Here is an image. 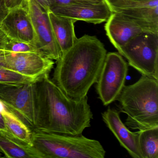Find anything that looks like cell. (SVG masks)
Here are the masks:
<instances>
[{
  "label": "cell",
  "mask_w": 158,
  "mask_h": 158,
  "mask_svg": "<svg viewBox=\"0 0 158 158\" xmlns=\"http://www.w3.org/2000/svg\"><path fill=\"white\" fill-rule=\"evenodd\" d=\"M0 152L6 158H45L34 146L24 144L13 136L1 132Z\"/></svg>",
  "instance_id": "obj_15"
},
{
  "label": "cell",
  "mask_w": 158,
  "mask_h": 158,
  "mask_svg": "<svg viewBox=\"0 0 158 158\" xmlns=\"http://www.w3.org/2000/svg\"><path fill=\"white\" fill-rule=\"evenodd\" d=\"M76 1H77V0H52V3L51 8L53 6H61V5L71 4Z\"/></svg>",
  "instance_id": "obj_25"
},
{
  "label": "cell",
  "mask_w": 158,
  "mask_h": 158,
  "mask_svg": "<svg viewBox=\"0 0 158 158\" xmlns=\"http://www.w3.org/2000/svg\"><path fill=\"white\" fill-rule=\"evenodd\" d=\"M48 13L54 38L62 54L69 49L77 39L75 33L76 22L51 10Z\"/></svg>",
  "instance_id": "obj_14"
},
{
  "label": "cell",
  "mask_w": 158,
  "mask_h": 158,
  "mask_svg": "<svg viewBox=\"0 0 158 158\" xmlns=\"http://www.w3.org/2000/svg\"><path fill=\"white\" fill-rule=\"evenodd\" d=\"M107 52L95 36L85 35L56 61L52 81L67 96L80 99L96 83Z\"/></svg>",
  "instance_id": "obj_2"
},
{
  "label": "cell",
  "mask_w": 158,
  "mask_h": 158,
  "mask_svg": "<svg viewBox=\"0 0 158 158\" xmlns=\"http://www.w3.org/2000/svg\"><path fill=\"white\" fill-rule=\"evenodd\" d=\"M3 153H2V152H0V158H3V157H4V156H3Z\"/></svg>",
  "instance_id": "obj_28"
},
{
  "label": "cell",
  "mask_w": 158,
  "mask_h": 158,
  "mask_svg": "<svg viewBox=\"0 0 158 158\" xmlns=\"http://www.w3.org/2000/svg\"><path fill=\"white\" fill-rule=\"evenodd\" d=\"M9 11L5 5V0H0V23L7 15Z\"/></svg>",
  "instance_id": "obj_24"
},
{
  "label": "cell",
  "mask_w": 158,
  "mask_h": 158,
  "mask_svg": "<svg viewBox=\"0 0 158 158\" xmlns=\"http://www.w3.org/2000/svg\"><path fill=\"white\" fill-rule=\"evenodd\" d=\"M32 145L45 158H104L101 143L82 134L76 135L32 129Z\"/></svg>",
  "instance_id": "obj_4"
},
{
  "label": "cell",
  "mask_w": 158,
  "mask_h": 158,
  "mask_svg": "<svg viewBox=\"0 0 158 158\" xmlns=\"http://www.w3.org/2000/svg\"><path fill=\"white\" fill-rule=\"evenodd\" d=\"M118 52L141 75L158 80V34L142 32Z\"/></svg>",
  "instance_id": "obj_5"
},
{
  "label": "cell",
  "mask_w": 158,
  "mask_h": 158,
  "mask_svg": "<svg viewBox=\"0 0 158 158\" xmlns=\"http://www.w3.org/2000/svg\"><path fill=\"white\" fill-rule=\"evenodd\" d=\"M36 84V124L41 131L76 135L90 127L93 114L86 96H67L47 74Z\"/></svg>",
  "instance_id": "obj_1"
},
{
  "label": "cell",
  "mask_w": 158,
  "mask_h": 158,
  "mask_svg": "<svg viewBox=\"0 0 158 158\" xmlns=\"http://www.w3.org/2000/svg\"><path fill=\"white\" fill-rule=\"evenodd\" d=\"M9 39L10 38L0 27V50L4 51L5 45Z\"/></svg>",
  "instance_id": "obj_23"
},
{
  "label": "cell",
  "mask_w": 158,
  "mask_h": 158,
  "mask_svg": "<svg viewBox=\"0 0 158 158\" xmlns=\"http://www.w3.org/2000/svg\"><path fill=\"white\" fill-rule=\"evenodd\" d=\"M50 10L76 22L84 21L94 24L106 22L112 13L105 2L92 3L77 1L67 5L53 6Z\"/></svg>",
  "instance_id": "obj_10"
},
{
  "label": "cell",
  "mask_w": 158,
  "mask_h": 158,
  "mask_svg": "<svg viewBox=\"0 0 158 158\" xmlns=\"http://www.w3.org/2000/svg\"><path fill=\"white\" fill-rule=\"evenodd\" d=\"M141 158H158V127L138 131Z\"/></svg>",
  "instance_id": "obj_17"
},
{
  "label": "cell",
  "mask_w": 158,
  "mask_h": 158,
  "mask_svg": "<svg viewBox=\"0 0 158 158\" xmlns=\"http://www.w3.org/2000/svg\"><path fill=\"white\" fill-rule=\"evenodd\" d=\"M39 5L45 11L50 10L52 0H35Z\"/></svg>",
  "instance_id": "obj_21"
},
{
  "label": "cell",
  "mask_w": 158,
  "mask_h": 158,
  "mask_svg": "<svg viewBox=\"0 0 158 158\" xmlns=\"http://www.w3.org/2000/svg\"><path fill=\"white\" fill-rule=\"evenodd\" d=\"M0 27L9 38L34 45L35 32L27 8L21 7L9 10Z\"/></svg>",
  "instance_id": "obj_11"
},
{
  "label": "cell",
  "mask_w": 158,
  "mask_h": 158,
  "mask_svg": "<svg viewBox=\"0 0 158 158\" xmlns=\"http://www.w3.org/2000/svg\"><path fill=\"white\" fill-rule=\"evenodd\" d=\"M54 64L53 60L36 52H5V54L0 58V67L37 79L49 74Z\"/></svg>",
  "instance_id": "obj_9"
},
{
  "label": "cell",
  "mask_w": 158,
  "mask_h": 158,
  "mask_svg": "<svg viewBox=\"0 0 158 158\" xmlns=\"http://www.w3.org/2000/svg\"><path fill=\"white\" fill-rule=\"evenodd\" d=\"M104 26L106 34L114 48L119 50L144 32L137 25L119 13L112 12Z\"/></svg>",
  "instance_id": "obj_13"
},
{
  "label": "cell",
  "mask_w": 158,
  "mask_h": 158,
  "mask_svg": "<svg viewBox=\"0 0 158 158\" xmlns=\"http://www.w3.org/2000/svg\"><path fill=\"white\" fill-rule=\"evenodd\" d=\"M2 114L6 126L14 137L24 144L33 146L32 129L7 109L2 112Z\"/></svg>",
  "instance_id": "obj_16"
},
{
  "label": "cell",
  "mask_w": 158,
  "mask_h": 158,
  "mask_svg": "<svg viewBox=\"0 0 158 158\" xmlns=\"http://www.w3.org/2000/svg\"><path fill=\"white\" fill-rule=\"evenodd\" d=\"M116 101L126 114L125 124L132 130L158 127V80L145 76L125 85Z\"/></svg>",
  "instance_id": "obj_3"
},
{
  "label": "cell",
  "mask_w": 158,
  "mask_h": 158,
  "mask_svg": "<svg viewBox=\"0 0 158 158\" xmlns=\"http://www.w3.org/2000/svg\"><path fill=\"white\" fill-rule=\"evenodd\" d=\"M128 71V64L119 52L107 53L96 82L97 94L103 105L116 101L125 85Z\"/></svg>",
  "instance_id": "obj_6"
},
{
  "label": "cell",
  "mask_w": 158,
  "mask_h": 158,
  "mask_svg": "<svg viewBox=\"0 0 158 158\" xmlns=\"http://www.w3.org/2000/svg\"><path fill=\"white\" fill-rule=\"evenodd\" d=\"M27 9L35 32L34 46L37 52L51 60H58L61 53L54 38L48 13L35 0H28Z\"/></svg>",
  "instance_id": "obj_8"
},
{
  "label": "cell",
  "mask_w": 158,
  "mask_h": 158,
  "mask_svg": "<svg viewBox=\"0 0 158 158\" xmlns=\"http://www.w3.org/2000/svg\"><path fill=\"white\" fill-rule=\"evenodd\" d=\"M81 1L87 2H92V3H100L105 2L104 0H77Z\"/></svg>",
  "instance_id": "obj_26"
},
{
  "label": "cell",
  "mask_w": 158,
  "mask_h": 158,
  "mask_svg": "<svg viewBox=\"0 0 158 158\" xmlns=\"http://www.w3.org/2000/svg\"><path fill=\"white\" fill-rule=\"evenodd\" d=\"M39 78L37 79L29 77L10 69L0 67V84H18L35 83Z\"/></svg>",
  "instance_id": "obj_18"
},
{
  "label": "cell",
  "mask_w": 158,
  "mask_h": 158,
  "mask_svg": "<svg viewBox=\"0 0 158 158\" xmlns=\"http://www.w3.org/2000/svg\"><path fill=\"white\" fill-rule=\"evenodd\" d=\"M103 122L129 155L134 158H141L138 144V131L133 132L124 123L120 112L109 107L102 114Z\"/></svg>",
  "instance_id": "obj_12"
},
{
  "label": "cell",
  "mask_w": 158,
  "mask_h": 158,
  "mask_svg": "<svg viewBox=\"0 0 158 158\" xmlns=\"http://www.w3.org/2000/svg\"><path fill=\"white\" fill-rule=\"evenodd\" d=\"M5 5L9 10L16 8H27L28 0H5Z\"/></svg>",
  "instance_id": "obj_20"
},
{
  "label": "cell",
  "mask_w": 158,
  "mask_h": 158,
  "mask_svg": "<svg viewBox=\"0 0 158 158\" xmlns=\"http://www.w3.org/2000/svg\"><path fill=\"white\" fill-rule=\"evenodd\" d=\"M4 51L7 52H36L35 47L33 44L23 41L9 39L5 45Z\"/></svg>",
  "instance_id": "obj_19"
},
{
  "label": "cell",
  "mask_w": 158,
  "mask_h": 158,
  "mask_svg": "<svg viewBox=\"0 0 158 158\" xmlns=\"http://www.w3.org/2000/svg\"><path fill=\"white\" fill-rule=\"evenodd\" d=\"M0 132L6 134L8 135L13 136L11 134L9 129L7 127L4 121V117L2 115V113H0Z\"/></svg>",
  "instance_id": "obj_22"
},
{
  "label": "cell",
  "mask_w": 158,
  "mask_h": 158,
  "mask_svg": "<svg viewBox=\"0 0 158 158\" xmlns=\"http://www.w3.org/2000/svg\"><path fill=\"white\" fill-rule=\"evenodd\" d=\"M5 52L4 51L2 50H0V58L3 56L5 54Z\"/></svg>",
  "instance_id": "obj_27"
},
{
  "label": "cell",
  "mask_w": 158,
  "mask_h": 158,
  "mask_svg": "<svg viewBox=\"0 0 158 158\" xmlns=\"http://www.w3.org/2000/svg\"><path fill=\"white\" fill-rule=\"evenodd\" d=\"M36 84H0V101L31 129L36 124Z\"/></svg>",
  "instance_id": "obj_7"
}]
</instances>
